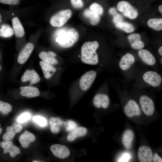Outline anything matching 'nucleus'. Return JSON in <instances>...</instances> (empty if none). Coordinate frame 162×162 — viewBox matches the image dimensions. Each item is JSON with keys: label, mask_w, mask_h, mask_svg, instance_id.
Returning <instances> with one entry per match:
<instances>
[{"label": "nucleus", "mask_w": 162, "mask_h": 162, "mask_svg": "<svg viewBox=\"0 0 162 162\" xmlns=\"http://www.w3.org/2000/svg\"><path fill=\"white\" fill-rule=\"evenodd\" d=\"M0 60H1V54L0 52ZM2 66L1 64H0V71L2 70Z\"/></svg>", "instance_id": "49530a36"}, {"label": "nucleus", "mask_w": 162, "mask_h": 162, "mask_svg": "<svg viewBox=\"0 0 162 162\" xmlns=\"http://www.w3.org/2000/svg\"><path fill=\"white\" fill-rule=\"evenodd\" d=\"M161 63L162 64V58L161 59Z\"/></svg>", "instance_id": "8fccbe9b"}, {"label": "nucleus", "mask_w": 162, "mask_h": 162, "mask_svg": "<svg viewBox=\"0 0 162 162\" xmlns=\"http://www.w3.org/2000/svg\"><path fill=\"white\" fill-rule=\"evenodd\" d=\"M154 162H162V159L157 153H155L153 158Z\"/></svg>", "instance_id": "79ce46f5"}, {"label": "nucleus", "mask_w": 162, "mask_h": 162, "mask_svg": "<svg viewBox=\"0 0 162 162\" xmlns=\"http://www.w3.org/2000/svg\"><path fill=\"white\" fill-rule=\"evenodd\" d=\"M12 22L16 36L18 38L23 37L25 34L24 30L18 18L15 17L13 18Z\"/></svg>", "instance_id": "4be33fe9"}, {"label": "nucleus", "mask_w": 162, "mask_h": 162, "mask_svg": "<svg viewBox=\"0 0 162 162\" xmlns=\"http://www.w3.org/2000/svg\"><path fill=\"white\" fill-rule=\"evenodd\" d=\"M72 14V11L69 9L61 10L51 17L50 20V23L53 27H61L70 19Z\"/></svg>", "instance_id": "7ed1b4c3"}, {"label": "nucleus", "mask_w": 162, "mask_h": 162, "mask_svg": "<svg viewBox=\"0 0 162 162\" xmlns=\"http://www.w3.org/2000/svg\"><path fill=\"white\" fill-rule=\"evenodd\" d=\"M2 130V129L1 128H0V134H1Z\"/></svg>", "instance_id": "09e8293b"}, {"label": "nucleus", "mask_w": 162, "mask_h": 162, "mask_svg": "<svg viewBox=\"0 0 162 162\" xmlns=\"http://www.w3.org/2000/svg\"><path fill=\"white\" fill-rule=\"evenodd\" d=\"M6 132L3 136V139L5 140H10L13 139L16 134L13 126L8 127Z\"/></svg>", "instance_id": "c85d7f7f"}, {"label": "nucleus", "mask_w": 162, "mask_h": 162, "mask_svg": "<svg viewBox=\"0 0 162 162\" xmlns=\"http://www.w3.org/2000/svg\"><path fill=\"white\" fill-rule=\"evenodd\" d=\"M49 124L52 132L53 133H57L59 132L64 122L59 118L52 117L50 119Z\"/></svg>", "instance_id": "393cba45"}, {"label": "nucleus", "mask_w": 162, "mask_h": 162, "mask_svg": "<svg viewBox=\"0 0 162 162\" xmlns=\"http://www.w3.org/2000/svg\"><path fill=\"white\" fill-rule=\"evenodd\" d=\"M31 117V116L28 112H24L17 119L18 122L22 123L29 120Z\"/></svg>", "instance_id": "72a5a7b5"}, {"label": "nucleus", "mask_w": 162, "mask_h": 162, "mask_svg": "<svg viewBox=\"0 0 162 162\" xmlns=\"http://www.w3.org/2000/svg\"><path fill=\"white\" fill-rule=\"evenodd\" d=\"M2 16L0 13V24L1 23L2 21Z\"/></svg>", "instance_id": "de8ad7c7"}, {"label": "nucleus", "mask_w": 162, "mask_h": 162, "mask_svg": "<svg viewBox=\"0 0 162 162\" xmlns=\"http://www.w3.org/2000/svg\"><path fill=\"white\" fill-rule=\"evenodd\" d=\"M142 78L146 83L155 87L160 86L162 81V77L159 74L151 70L145 72L143 75Z\"/></svg>", "instance_id": "39448f33"}, {"label": "nucleus", "mask_w": 162, "mask_h": 162, "mask_svg": "<svg viewBox=\"0 0 162 162\" xmlns=\"http://www.w3.org/2000/svg\"><path fill=\"white\" fill-rule=\"evenodd\" d=\"M39 76L36 72L34 69L26 70L22 76L21 80L23 82L28 81L29 85L31 86L36 84L40 80Z\"/></svg>", "instance_id": "ddd939ff"}, {"label": "nucleus", "mask_w": 162, "mask_h": 162, "mask_svg": "<svg viewBox=\"0 0 162 162\" xmlns=\"http://www.w3.org/2000/svg\"><path fill=\"white\" fill-rule=\"evenodd\" d=\"M56 54L51 51L48 52L42 51L39 55L40 58L43 62L52 65L56 64L58 63V60L55 58Z\"/></svg>", "instance_id": "6ab92c4d"}, {"label": "nucleus", "mask_w": 162, "mask_h": 162, "mask_svg": "<svg viewBox=\"0 0 162 162\" xmlns=\"http://www.w3.org/2000/svg\"><path fill=\"white\" fill-rule=\"evenodd\" d=\"M148 26L156 31L162 29V19L154 18L149 20L147 22Z\"/></svg>", "instance_id": "a878e982"}, {"label": "nucleus", "mask_w": 162, "mask_h": 162, "mask_svg": "<svg viewBox=\"0 0 162 162\" xmlns=\"http://www.w3.org/2000/svg\"><path fill=\"white\" fill-rule=\"evenodd\" d=\"M116 26L126 33H130L134 32V28L131 24L124 22H121L116 24Z\"/></svg>", "instance_id": "cd10ccee"}, {"label": "nucleus", "mask_w": 162, "mask_h": 162, "mask_svg": "<svg viewBox=\"0 0 162 162\" xmlns=\"http://www.w3.org/2000/svg\"><path fill=\"white\" fill-rule=\"evenodd\" d=\"M0 146L3 149L4 153L9 152L10 156L12 158H14L17 155L20 153V150L13 142L10 140H5L1 142Z\"/></svg>", "instance_id": "f8f14e48"}, {"label": "nucleus", "mask_w": 162, "mask_h": 162, "mask_svg": "<svg viewBox=\"0 0 162 162\" xmlns=\"http://www.w3.org/2000/svg\"><path fill=\"white\" fill-rule=\"evenodd\" d=\"M13 29L8 24H2L0 28V36L2 38H9L14 34Z\"/></svg>", "instance_id": "bb28decb"}, {"label": "nucleus", "mask_w": 162, "mask_h": 162, "mask_svg": "<svg viewBox=\"0 0 162 162\" xmlns=\"http://www.w3.org/2000/svg\"><path fill=\"white\" fill-rule=\"evenodd\" d=\"M135 58L134 56L130 53H127L123 56L121 58L119 66L123 70L128 69L134 63Z\"/></svg>", "instance_id": "2eb2a0df"}, {"label": "nucleus", "mask_w": 162, "mask_h": 162, "mask_svg": "<svg viewBox=\"0 0 162 162\" xmlns=\"http://www.w3.org/2000/svg\"><path fill=\"white\" fill-rule=\"evenodd\" d=\"M110 13L113 16L116 14L118 13L116 9L114 8H111L109 10Z\"/></svg>", "instance_id": "37998d69"}, {"label": "nucleus", "mask_w": 162, "mask_h": 162, "mask_svg": "<svg viewBox=\"0 0 162 162\" xmlns=\"http://www.w3.org/2000/svg\"><path fill=\"white\" fill-rule=\"evenodd\" d=\"M124 112L129 117L139 116L141 114V111L139 106L136 102L130 100L128 101L124 108Z\"/></svg>", "instance_id": "1a4fd4ad"}, {"label": "nucleus", "mask_w": 162, "mask_h": 162, "mask_svg": "<svg viewBox=\"0 0 162 162\" xmlns=\"http://www.w3.org/2000/svg\"><path fill=\"white\" fill-rule=\"evenodd\" d=\"M87 133V129L83 127H76L68 134L67 139L69 142H72L76 138L85 135Z\"/></svg>", "instance_id": "a211bd4d"}, {"label": "nucleus", "mask_w": 162, "mask_h": 162, "mask_svg": "<svg viewBox=\"0 0 162 162\" xmlns=\"http://www.w3.org/2000/svg\"><path fill=\"white\" fill-rule=\"evenodd\" d=\"M35 139L34 135L27 130L25 131L19 138L20 144L22 147L24 148H28L30 144L34 142Z\"/></svg>", "instance_id": "f3484780"}, {"label": "nucleus", "mask_w": 162, "mask_h": 162, "mask_svg": "<svg viewBox=\"0 0 162 162\" xmlns=\"http://www.w3.org/2000/svg\"><path fill=\"white\" fill-rule=\"evenodd\" d=\"M141 37L140 35L137 33H134L130 35L128 37V39L130 44L135 41L141 40Z\"/></svg>", "instance_id": "c9c22d12"}, {"label": "nucleus", "mask_w": 162, "mask_h": 162, "mask_svg": "<svg viewBox=\"0 0 162 162\" xmlns=\"http://www.w3.org/2000/svg\"><path fill=\"white\" fill-rule=\"evenodd\" d=\"M40 64L44 77L46 79H48L52 77L56 71V68L52 64L45 62L42 61L40 62Z\"/></svg>", "instance_id": "412c9836"}, {"label": "nucleus", "mask_w": 162, "mask_h": 162, "mask_svg": "<svg viewBox=\"0 0 162 162\" xmlns=\"http://www.w3.org/2000/svg\"><path fill=\"white\" fill-rule=\"evenodd\" d=\"M20 0H0V2L5 4L11 5H16L18 4Z\"/></svg>", "instance_id": "4c0bfd02"}, {"label": "nucleus", "mask_w": 162, "mask_h": 162, "mask_svg": "<svg viewBox=\"0 0 162 162\" xmlns=\"http://www.w3.org/2000/svg\"><path fill=\"white\" fill-rule=\"evenodd\" d=\"M50 150L55 157L64 159L68 157L70 154V151L65 146L58 144H54L51 146Z\"/></svg>", "instance_id": "6e6552de"}, {"label": "nucleus", "mask_w": 162, "mask_h": 162, "mask_svg": "<svg viewBox=\"0 0 162 162\" xmlns=\"http://www.w3.org/2000/svg\"><path fill=\"white\" fill-rule=\"evenodd\" d=\"M137 156L140 162H150L152 161V151L148 146H142L140 147L138 151Z\"/></svg>", "instance_id": "9d476101"}, {"label": "nucleus", "mask_w": 162, "mask_h": 162, "mask_svg": "<svg viewBox=\"0 0 162 162\" xmlns=\"http://www.w3.org/2000/svg\"><path fill=\"white\" fill-rule=\"evenodd\" d=\"M93 104L97 108L102 107L104 109L106 108L109 106L110 100L108 96L106 94L99 93L94 96L93 101Z\"/></svg>", "instance_id": "4468645a"}, {"label": "nucleus", "mask_w": 162, "mask_h": 162, "mask_svg": "<svg viewBox=\"0 0 162 162\" xmlns=\"http://www.w3.org/2000/svg\"><path fill=\"white\" fill-rule=\"evenodd\" d=\"M34 47L33 44L31 43H28L25 45L17 57V62L19 64H22L26 62L32 52Z\"/></svg>", "instance_id": "9b49d317"}, {"label": "nucleus", "mask_w": 162, "mask_h": 162, "mask_svg": "<svg viewBox=\"0 0 162 162\" xmlns=\"http://www.w3.org/2000/svg\"><path fill=\"white\" fill-rule=\"evenodd\" d=\"M73 6L75 8H80L83 6V3L82 0H70Z\"/></svg>", "instance_id": "e433bc0d"}, {"label": "nucleus", "mask_w": 162, "mask_h": 162, "mask_svg": "<svg viewBox=\"0 0 162 162\" xmlns=\"http://www.w3.org/2000/svg\"><path fill=\"white\" fill-rule=\"evenodd\" d=\"M56 41L59 45L63 48L72 46L78 41L79 38L78 32L75 29L71 28L66 31L64 30H59L56 33Z\"/></svg>", "instance_id": "f03ea898"}, {"label": "nucleus", "mask_w": 162, "mask_h": 162, "mask_svg": "<svg viewBox=\"0 0 162 162\" xmlns=\"http://www.w3.org/2000/svg\"><path fill=\"white\" fill-rule=\"evenodd\" d=\"M158 10L161 14H162V5H160L158 7Z\"/></svg>", "instance_id": "a18cd8bd"}, {"label": "nucleus", "mask_w": 162, "mask_h": 162, "mask_svg": "<svg viewBox=\"0 0 162 162\" xmlns=\"http://www.w3.org/2000/svg\"><path fill=\"white\" fill-rule=\"evenodd\" d=\"M64 124L65 126L66 130L68 131H71L77 127L76 124L71 120H68Z\"/></svg>", "instance_id": "473e14b6"}, {"label": "nucleus", "mask_w": 162, "mask_h": 162, "mask_svg": "<svg viewBox=\"0 0 162 162\" xmlns=\"http://www.w3.org/2000/svg\"><path fill=\"white\" fill-rule=\"evenodd\" d=\"M33 121L41 127H44L46 124L47 122L44 118L40 116H35L33 118Z\"/></svg>", "instance_id": "2f4dec72"}, {"label": "nucleus", "mask_w": 162, "mask_h": 162, "mask_svg": "<svg viewBox=\"0 0 162 162\" xmlns=\"http://www.w3.org/2000/svg\"><path fill=\"white\" fill-rule=\"evenodd\" d=\"M134 137V134L131 130H127L124 132L122 136V142L125 148H130Z\"/></svg>", "instance_id": "b1692460"}, {"label": "nucleus", "mask_w": 162, "mask_h": 162, "mask_svg": "<svg viewBox=\"0 0 162 162\" xmlns=\"http://www.w3.org/2000/svg\"><path fill=\"white\" fill-rule=\"evenodd\" d=\"M12 126L14 128L16 133L20 132L22 129V126L19 124L15 123H13Z\"/></svg>", "instance_id": "ea45409f"}, {"label": "nucleus", "mask_w": 162, "mask_h": 162, "mask_svg": "<svg viewBox=\"0 0 162 162\" xmlns=\"http://www.w3.org/2000/svg\"><path fill=\"white\" fill-rule=\"evenodd\" d=\"M12 109V106L10 104L0 100V111L3 113H8L11 111Z\"/></svg>", "instance_id": "c756f323"}, {"label": "nucleus", "mask_w": 162, "mask_h": 162, "mask_svg": "<svg viewBox=\"0 0 162 162\" xmlns=\"http://www.w3.org/2000/svg\"><path fill=\"white\" fill-rule=\"evenodd\" d=\"M90 9L97 13L99 15H101L104 11L102 7L97 3L92 4L90 6Z\"/></svg>", "instance_id": "7c9ffc66"}, {"label": "nucleus", "mask_w": 162, "mask_h": 162, "mask_svg": "<svg viewBox=\"0 0 162 162\" xmlns=\"http://www.w3.org/2000/svg\"><path fill=\"white\" fill-rule=\"evenodd\" d=\"M122 16L118 13L113 16V21L116 23L122 22Z\"/></svg>", "instance_id": "a19ab883"}, {"label": "nucleus", "mask_w": 162, "mask_h": 162, "mask_svg": "<svg viewBox=\"0 0 162 162\" xmlns=\"http://www.w3.org/2000/svg\"><path fill=\"white\" fill-rule=\"evenodd\" d=\"M118 10L122 12L125 16L133 19L137 16V10L128 2L122 1L119 2L117 4Z\"/></svg>", "instance_id": "20e7f679"}, {"label": "nucleus", "mask_w": 162, "mask_h": 162, "mask_svg": "<svg viewBox=\"0 0 162 162\" xmlns=\"http://www.w3.org/2000/svg\"><path fill=\"white\" fill-rule=\"evenodd\" d=\"M131 47L136 50H140L142 49L144 46L145 44L141 40L135 41L131 44Z\"/></svg>", "instance_id": "f704fd0d"}, {"label": "nucleus", "mask_w": 162, "mask_h": 162, "mask_svg": "<svg viewBox=\"0 0 162 162\" xmlns=\"http://www.w3.org/2000/svg\"><path fill=\"white\" fill-rule=\"evenodd\" d=\"M99 46V43L96 41L85 43L81 50V59L82 62L89 64H97L98 58L96 50Z\"/></svg>", "instance_id": "f257e3e1"}, {"label": "nucleus", "mask_w": 162, "mask_h": 162, "mask_svg": "<svg viewBox=\"0 0 162 162\" xmlns=\"http://www.w3.org/2000/svg\"><path fill=\"white\" fill-rule=\"evenodd\" d=\"M96 75V72L93 70L88 71L83 75L80 80V88L84 91L89 89L95 80Z\"/></svg>", "instance_id": "0eeeda50"}, {"label": "nucleus", "mask_w": 162, "mask_h": 162, "mask_svg": "<svg viewBox=\"0 0 162 162\" xmlns=\"http://www.w3.org/2000/svg\"><path fill=\"white\" fill-rule=\"evenodd\" d=\"M139 102L142 110L146 115L150 116L153 114L154 106L150 98L146 95H142L140 98Z\"/></svg>", "instance_id": "423d86ee"}, {"label": "nucleus", "mask_w": 162, "mask_h": 162, "mask_svg": "<svg viewBox=\"0 0 162 162\" xmlns=\"http://www.w3.org/2000/svg\"><path fill=\"white\" fill-rule=\"evenodd\" d=\"M21 94L23 96L32 98L38 96L40 94L38 88L32 86H26L20 88Z\"/></svg>", "instance_id": "aec40b11"}, {"label": "nucleus", "mask_w": 162, "mask_h": 162, "mask_svg": "<svg viewBox=\"0 0 162 162\" xmlns=\"http://www.w3.org/2000/svg\"><path fill=\"white\" fill-rule=\"evenodd\" d=\"M158 52L160 54V55L162 56V46H160L158 49Z\"/></svg>", "instance_id": "c03bdc74"}, {"label": "nucleus", "mask_w": 162, "mask_h": 162, "mask_svg": "<svg viewBox=\"0 0 162 162\" xmlns=\"http://www.w3.org/2000/svg\"><path fill=\"white\" fill-rule=\"evenodd\" d=\"M130 158V155L129 153H124L118 160V162H128Z\"/></svg>", "instance_id": "58836bf2"}, {"label": "nucleus", "mask_w": 162, "mask_h": 162, "mask_svg": "<svg viewBox=\"0 0 162 162\" xmlns=\"http://www.w3.org/2000/svg\"><path fill=\"white\" fill-rule=\"evenodd\" d=\"M139 57L145 63L149 66H152L156 63V59L154 56L148 50L140 49L138 52Z\"/></svg>", "instance_id": "dca6fc26"}, {"label": "nucleus", "mask_w": 162, "mask_h": 162, "mask_svg": "<svg viewBox=\"0 0 162 162\" xmlns=\"http://www.w3.org/2000/svg\"><path fill=\"white\" fill-rule=\"evenodd\" d=\"M83 14L84 16L88 19L91 24L93 25L97 24L100 21V15L90 9H85L83 12Z\"/></svg>", "instance_id": "5701e85b"}]
</instances>
